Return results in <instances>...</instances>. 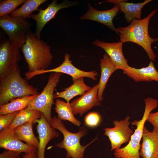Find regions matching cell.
<instances>
[{"label":"cell","instance_id":"obj_9","mask_svg":"<svg viewBox=\"0 0 158 158\" xmlns=\"http://www.w3.org/2000/svg\"><path fill=\"white\" fill-rule=\"evenodd\" d=\"M130 117L128 116L124 120L113 121L114 127L104 129V134L110 142L111 150L120 148L123 143L129 142L134 133L129 127Z\"/></svg>","mask_w":158,"mask_h":158},{"label":"cell","instance_id":"obj_30","mask_svg":"<svg viewBox=\"0 0 158 158\" xmlns=\"http://www.w3.org/2000/svg\"><path fill=\"white\" fill-rule=\"evenodd\" d=\"M22 153L5 150L0 154V158H21Z\"/></svg>","mask_w":158,"mask_h":158},{"label":"cell","instance_id":"obj_24","mask_svg":"<svg viewBox=\"0 0 158 158\" xmlns=\"http://www.w3.org/2000/svg\"><path fill=\"white\" fill-rule=\"evenodd\" d=\"M41 113L33 109H25L19 111L16 114L13 121L8 127L14 129L16 127L26 123L32 122L40 118Z\"/></svg>","mask_w":158,"mask_h":158},{"label":"cell","instance_id":"obj_23","mask_svg":"<svg viewBox=\"0 0 158 158\" xmlns=\"http://www.w3.org/2000/svg\"><path fill=\"white\" fill-rule=\"evenodd\" d=\"M32 122L20 125L14 129L16 136L20 140L23 141L37 149L38 148L39 141L35 136L33 130Z\"/></svg>","mask_w":158,"mask_h":158},{"label":"cell","instance_id":"obj_25","mask_svg":"<svg viewBox=\"0 0 158 158\" xmlns=\"http://www.w3.org/2000/svg\"><path fill=\"white\" fill-rule=\"evenodd\" d=\"M55 104V111L59 118L61 120H67L78 126H80L81 123L74 117L70 102H65L58 98Z\"/></svg>","mask_w":158,"mask_h":158},{"label":"cell","instance_id":"obj_4","mask_svg":"<svg viewBox=\"0 0 158 158\" xmlns=\"http://www.w3.org/2000/svg\"><path fill=\"white\" fill-rule=\"evenodd\" d=\"M51 126L60 131L63 134V140L56 145L58 147L65 149L66 151V158H83L86 148L96 140L97 138L86 145L83 146L80 143L81 138L87 133V130L83 127L77 133H73L68 130L62 120L56 116L52 118Z\"/></svg>","mask_w":158,"mask_h":158},{"label":"cell","instance_id":"obj_32","mask_svg":"<svg viewBox=\"0 0 158 158\" xmlns=\"http://www.w3.org/2000/svg\"><path fill=\"white\" fill-rule=\"evenodd\" d=\"M37 150H35L25 153L21 158H33Z\"/></svg>","mask_w":158,"mask_h":158},{"label":"cell","instance_id":"obj_27","mask_svg":"<svg viewBox=\"0 0 158 158\" xmlns=\"http://www.w3.org/2000/svg\"><path fill=\"white\" fill-rule=\"evenodd\" d=\"M25 0H5L0 1V17L11 14Z\"/></svg>","mask_w":158,"mask_h":158},{"label":"cell","instance_id":"obj_6","mask_svg":"<svg viewBox=\"0 0 158 158\" xmlns=\"http://www.w3.org/2000/svg\"><path fill=\"white\" fill-rule=\"evenodd\" d=\"M61 74L58 72L51 74L49 76L47 83L42 92L25 108L40 111L44 115L50 123L52 118L51 111L52 105L54 103V92L59 82Z\"/></svg>","mask_w":158,"mask_h":158},{"label":"cell","instance_id":"obj_5","mask_svg":"<svg viewBox=\"0 0 158 158\" xmlns=\"http://www.w3.org/2000/svg\"><path fill=\"white\" fill-rule=\"evenodd\" d=\"M145 108L143 117L137 126V128L132 135L130 141L125 147L114 150V155L116 158H140V142L142 137L145 123L150 113L158 105L157 99L148 97L144 100Z\"/></svg>","mask_w":158,"mask_h":158},{"label":"cell","instance_id":"obj_16","mask_svg":"<svg viewBox=\"0 0 158 158\" xmlns=\"http://www.w3.org/2000/svg\"><path fill=\"white\" fill-rule=\"evenodd\" d=\"M88 11L80 18L81 20H88L101 23L108 27L118 34L117 28L113 23V20L119 11V7L117 5L111 9L106 11L97 10L92 6L90 4H88Z\"/></svg>","mask_w":158,"mask_h":158},{"label":"cell","instance_id":"obj_19","mask_svg":"<svg viewBox=\"0 0 158 158\" xmlns=\"http://www.w3.org/2000/svg\"><path fill=\"white\" fill-rule=\"evenodd\" d=\"M151 1V0H146L142 3H133L126 2L125 0H109L101 3L109 2L118 6L121 12L124 14L126 20L130 23L134 19H141L142 8Z\"/></svg>","mask_w":158,"mask_h":158},{"label":"cell","instance_id":"obj_2","mask_svg":"<svg viewBox=\"0 0 158 158\" xmlns=\"http://www.w3.org/2000/svg\"><path fill=\"white\" fill-rule=\"evenodd\" d=\"M157 11V10H153L142 19L133 20L127 26L117 28L120 42L123 43L131 42L138 44L144 49L151 61H153L155 60L156 56L152 49L151 45L158 41V38H153L150 36L148 25L150 18Z\"/></svg>","mask_w":158,"mask_h":158},{"label":"cell","instance_id":"obj_31","mask_svg":"<svg viewBox=\"0 0 158 158\" xmlns=\"http://www.w3.org/2000/svg\"><path fill=\"white\" fill-rule=\"evenodd\" d=\"M146 121L150 123L154 127L158 128V111L150 113Z\"/></svg>","mask_w":158,"mask_h":158},{"label":"cell","instance_id":"obj_26","mask_svg":"<svg viewBox=\"0 0 158 158\" xmlns=\"http://www.w3.org/2000/svg\"><path fill=\"white\" fill-rule=\"evenodd\" d=\"M47 0H27L20 8L16 9L10 15L14 17H19L24 19L30 18L32 13L39 10V7L47 2Z\"/></svg>","mask_w":158,"mask_h":158},{"label":"cell","instance_id":"obj_11","mask_svg":"<svg viewBox=\"0 0 158 158\" xmlns=\"http://www.w3.org/2000/svg\"><path fill=\"white\" fill-rule=\"evenodd\" d=\"M76 3L68 1H64L58 4L56 0H53L45 9H40L37 14H32L30 18L36 22L35 33L36 35L40 38L42 30L45 25L51 20L55 18L57 13L61 9L67 8L75 5Z\"/></svg>","mask_w":158,"mask_h":158},{"label":"cell","instance_id":"obj_17","mask_svg":"<svg viewBox=\"0 0 158 158\" xmlns=\"http://www.w3.org/2000/svg\"><path fill=\"white\" fill-rule=\"evenodd\" d=\"M142 141L140 151L142 158H157L158 157V128L154 127L149 131L145 126L143 128Z\"/></svg>","mask_w":158,"mask_h":158},{"label":"cell","instance_id":"obj_7","mask_svg":"<svg viewBox=\"0 0 158 158\" xmlns=\"http://www.w3.org/2000/svg\"><path fill=\"white\" fill-rule=\"evenodd\" d=\"M32 25L23 18L7 15L0 17V26L9 39L21 49L26 42V35Z\"/></svg>","mask_w":158,"mask_h":158},{"label":"cell","instance_id":"obj_33","mask_svg":"<svg viewBox=\"0 0 158 158\" xmlns=\"http://www.w3.org/2000/svg\"><path fill=\"white\" fill-rule=\"evenodd\" d=\"M33 158H37V155H36V154H35L34 155V156L33 157Z\"/></svg>","mask_w":158,"mask_h":158},{"label":"cell","instance_id":"obj_29","mask_svg":"<svg viewBox=\"0 0 158 158\" xmlns=\"http://www.w3.org/2000/svg\"><path fill=\"white\" fill-rule=\"evenodd\" d=\"M19 111H17L11 113L0 115V131L9 126Z\"/></svg>","mask_w":158,"mask_h":158},{"label":"cell","instance_id":"obj_22","mask_svg":"<svg viewBox=\"0 0 158 158\" xmlns=\"http://www.w3.org/2000/svg\"><path fill=\"white\" fill-rule=\"evenodd\" d=\"M38 95L14 99L7 104L0 105V115L19 111L26 108Z\"/></svg>","mask_w":158,"mask_h":158},{"label":"cell","instance_id":"obj_12","mask_svg":"<svg viewBox=\"0 0 158 158\" xmlns=\"http://www.w3.org/2000/svg\"><path fill=\"white\" fill-rule=\"evenodd\" d=\"M37 123L36 129L39 139L36 155L37 158H45L44 152L47 144L52 139L58 137L59 134L42 113L41 117L33 122V123Z\"/></svg>","mask_w":158,"mask_h":158},{"label":"cell","instance_id":"obj_18","mask_svg":"<svg viewBox=\"0 0 158 158\" xmlns=\"http://www.w3.org/2000/svg\"><path fill=\"white\" fill-rule=\"evenodd\" d=\"M123 71L136 82L154 81L158 82V71L152 61L146 67L138 69L129 66Z\"/></svg>","mask_w":158,"mask_h":158},{"label":"cell","instance_id":"obj_21","mask_svg":"<svg viewBox=\"0 0 158 158\" xmlns=\"http://www.w3.org/2000/svg\"><path fill=\"white\" fill-rule=\"evenodd\" d=\"M91 88L85 84L83 78H81L73 82L72 85L64 89L63 91L57 92L54 94V98H63L66 102H70L71 99L74 97L82 95Z\"/></svg>","mask_w":158,"mask_h":158},{"label":"cell","instance_id":"obj_20","mask_svg":"<svg viewBox=\"0 0 158 158\" xmlns=\"http://www.w3.org/2000/svg\"><path fill=\"white\" fill-rule=\"evenodd\" d=\"M101 73L98 84V97L101 102L103 99V93L110 76L117 69L107 53L104 54L100 62Z\"/></svg>","mask_w":158,"mask_h":158},{"label":"cell","instance_id":"obj_8","mask_svg":"<svg viewBox=\"0 0 158 158\" xmlns=\"http://www.w3.org/2000/svg\"><path fill=\"white\" fill-rule=\"evenodd\" d=\"M70 55L66 53L64 55V60L58 66L54 68L46 70L40 71L33 72H27L25 75L27 79L30 80L39 75L50 72H58L64 73L70 75L73 82L84 77L96 80L98 73L95 71H85L80 70L74 66L70 61Z\"/></svg>","mask_w":158,"mask_h":158},{"label":"cell","instance_id":"obj_1","mask_svg":"<svg viewBox=\"0 0 158 158\" xmlns=\"http://www.w3.org/2000/svg\"><path fill=\"white\" fill-rule=\"evenodd\" d=\"M21 50L29 72L48 69L53 59L50 46L30 30L27 34L26 42Z\"/></svg>","mask_w":158,"mask_h":158},{"label":"cell","instance_id":"obj_13","mask_svg":"<svg viewBox=\"0 0 158 158\" xmlns=\"http://www.w3.org/2000/svg\"><path fill=\"white\" fill-rule=\"evenodd\" d=\"M98 92V85L97 84L90 90L70 103L74 115L79 114L81 116L93 107L100 105Z\"/></svg>","mask_w":158,"mask_h":158},{"label":"cell","instance_id":"obj_34","mask_svg":"<svg viewBox=\"0 0 158 158\" xmlns=\"http://www.w3.org/2000/svg\"><path fill=\"white\" fill-rule=\"evenodd\" d=\"M157 158H158V157Z\"/></svg>","mask_w":158,"mask_h":158},{"label":"cell","instance_id":"obj_28","mask_svg":"<svg viewBox=\"0 0 158 158\" xmlns=\"http://www.w3.org/2000/svg\"><path fill=\"white\" fill-rule=\"evenodd\" d=\"M100 121V115L96 112H92L89 113L85 116L84 120L85 125L91 127L97 126Z\"/></svg>","mask_w":158,"mask_h":158},{"label":"cell","instance_id":"obj_10","mask_svg":"<svg viewBox=\"0 0 158 158\" xmlns=\"http://www.w3.org/2000/svg\"><path fill=\"white\" fill-rule=\"evenodd\" d=\"M19 48L9 39L0 44V79L3 78L21 59Z\"/></svg>","mask_w":158,"mask_h":158},{"label":"cell","instance_id":"obj_15","mask_svg":"<svg viewBox=\"0 0 158 158\" xmlns=\"http://www.w3.org/2000/svg\"><path fill=\"white\" fill-rule=\"evenodd\" d=\"M92 44L103 49L114 64L117 69L123 70L129 65L128 61L123 54L122 49L123 43L118 42L115 43H108L97 40Z\"/></svg>","mask_w":158,"mask_h":158},{"label":"cell","instance_id":"obj_3","mask_svg":"<svg viewBox=\"0 0 158 158\" xmlns=\"http://www.w3.org/2000/svg\"><path fill=\"white\" fill-rule=\"evenodd\" d=\"M39 94L37 88L22 77L18 63L0 79V105L7 104L14 99Z\"/></svg>","mask_w":158,"mask_h":158},{"label":"cell","instance_id":"obj_14","mask_svg":"<svg viewBox=\"0 0 158 158\" xmlns=\"http://www.w3.org/2000/svg\"><path fill=\"white\" fill-rule=\"evenodd\" d=\"M0 147L5 150L24 153L37 150L34 147L20 140L16 135L14 129L8 127L0 131Z\"/></svg>","mask_w":158,"mask_h":158}]
</instances>
